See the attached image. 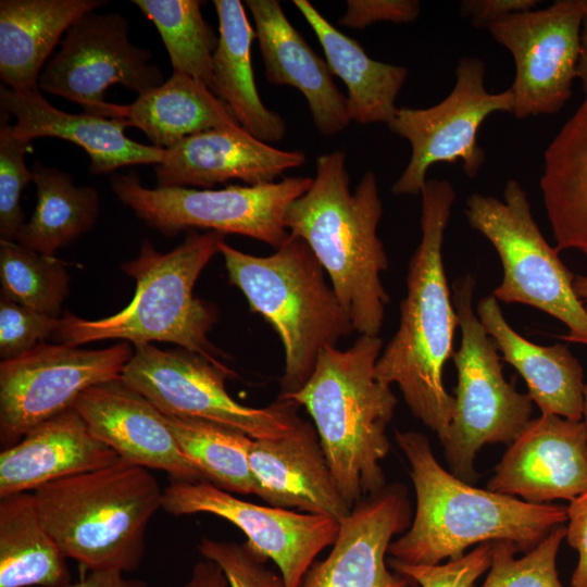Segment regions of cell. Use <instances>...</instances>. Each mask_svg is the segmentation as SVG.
Listing matches in <instances>:
<instances>
[{
  "instance_id": "6da1fadb",
  "label": "cell",
  "mask_w": 587,
  "mask_h": 587,
  "mask_svg": "<svg viewBox=\"0 0 587 587\" xmlns=\"http://www.w3.org/2000/svg\"><path fill=\"white\" fill-rule=\"evenodd\" d=\"M421 240L407 271L399 326L376 362V377L397 385L414 417L445 444L454 397L444 385L452 359L458 316L448 285L442 245L455 191L445 179H427L421 191Z\"/></svg>"
},
{
  "instance_id": "7a4b0ae2",
  "label": "cell",
  "mask_w": 587,
  "mask_h": 587,
  "mask_svg": "<svg viewBox=\"0 0 587 587\" xmlns=\"http://www.w3.org/2000/svg\"><path fill=\"white\" fill-rule=\"evenodd\" d=\"M395 440L410 464L416 499L410 526L388 548L399 563L435 565L499 540L526 553L567 521L566 505L529 503L460 479L439 464L421 433L396 429Z\"/></svg>"
},
{
  "instance_id": "3957f363",
  "label": "cell",
  "mask_w": 587,
  "mask_h": 587,
  "mask_svg": "<svg viewBox=\"0 0 587 587\" xmlns=\"http://www.w3.org/2000/svg\"><path fill=\"white\" fill-rule=\"evenodd\" d=\"M310 188L288 208L290 236L310 247L359 335L378 336L390 298L382 273L389 261L377 227L383 215L375 174L367 171L350 191L346 153L321 154Z\"/></svg>"
},
{
  "instance_id": "277c9868",
  "label": "cell",
  "mask_w": 587,
  "mask_h": 587,
  "mask_svg": "<svg viewBox=\"0 0 587 587\" xmlns=\"http://www.w3.org/2000/svg\"><path fill=\"white\" fill-rule=\"evenodd\" d=\"M382 350L383 339L371 335H360L346 350L325 348L308 382L285 397L312 417L335 480L351 509L386 486L380 462L390 449L387 426L398 399L390 385L376 377Z\"/></svg>"
},
{
  "instance_id": "5b68a950",
  "label": "cell",
  "mask_w": 587,
  "mask_h": 587,
  "mask_svg": "<svg viewBox=\"0 0 587 587\" xmlns=\"http://www.w3.org/2000/svg\"><path fill=\"white\" fill-rule=\"evenodd\" d=\"M224 238L216 232L188 230L184 241L166 253L143 239L137 258L121 264L136 282L130 302L98 320L66 311L51 339L71 346L108 339L128 341L133 347L163 341L229 369L222 360L225 354L209 339L218 317L217 308L193 296L201 272L220 252Z\"/></svg>"
},
{
  "instance_id": "8992f818",
  "label": "cell",
  "mask_w": 587,
  "mask_h": 587,
  "mask_svg": "<svg viewBox=\"0 0 587 587\" xmlns=\"http://www.w3.org/2000/svg\"><path fill=\"white\" fill-rule=\"evenodd\" d=\"M39 517L67 559L86 571L136 570L146 532L162 508L163 490L150 470L113 464L33 491Z\"/></svg>"
},
{
  "instance_id": "52a82bcc",
  "label": "cell",
  "mask_w": 587,
  "mask_h": 587,
  "mask_svg": "<svg viewBox=\"0 0 587 587\" xmlns=\"http://www.w3.org/2000/svg\"><path fill=\"white\" fill-rule=\"evenodd\" d=\"M218 250L230 284L282 341L284 372L278 397L298 391L312 375L321 352L354 332L323 266L307 242L292 236L265 257L245 253L224 240Z\"/></svg>"
},
{
  "instance_id": "ba28073f",
  "label": "cell",
  "mask_w": 587,
  "mask_h": 587,
  "mask_svg": "<svg viewBox=\"0 0 587 587\" xmlns=\"http://www.w3.org/2000/svg\"><path fill=\"white\" fill-rule=\"evenodd\" d=\"M464 214L470 226L480 233L499 255L502 280L491 296L498 301L530 305L553 316L569 329L561 339L587 346V309L575 294V275L545 239L521 184L509 179L503 188V200L471 195L465 201Z\"/></svg>"
},
{
  "instance_id": "9c48e42d",
  "label": "cell",
  "mask_w": 587,
  "mask_h": 587,
  "mask_svg": "<svg viewBox=\"0 0 587 587\" xmlns=\"http://www.w3.org/2000/svg\"><path fill=\"white\" fill-rule=\"evenodd\" d=\"M475 277L466 274L452 284V302L461 330L454 351L458 384L448 437L442 445L452 474L472 483L474 460L487 444H511L532 420L533 401L519 392L502 372L498 349L475 310Z\"/></svg>"
},
{
  "instance_id": "30bf717a",
  "label": "cell",
  "mask_w": 587,
  "mask_h": 587,
  "mask_svg": "<svg viewBox=\"0 0 587 587\" xmlns=\"http://www.w3.org/2000/svg\"><path fill=\"white\" fill-rule=\"evenodd\" d=\"M312 179L294 176L222 189L148 188L132 171L112 175L110 185L123 205L166 237L204 229L247 236L278 249L290 238L285 226L287 210L310 188Z\"/></svg>"
},
{
  "instance_id": "8fae6325",
  "label": "cell",
  "mask_w": 587,
  "mask_h": 587,
  "mask_svg": "<svg viewBox=\"0 0 587 587\" xmlns=\"http://www.w3.org/2000/svg\"><path fill=\"white\" fill-rule=\"evenodd\" d=\"M236 376L183 348L163 350L152 344L134 346L122 379L165 415L192 417L237 428L253 439L289 434L302 420L294 400L277 398L264 408L237 402L225 380Z\"/></svg>"
},
{
  "instance_id": "7c38bea8",
  "label": "cell",
  "mask_w": 587,
  "mask_h": 587,
  "mask_svg": "<svg viewBox=\"0 0 587 587\" xmlns=\"http://www.w3.org/2000/svg\"><path fill=\"white\" fill-rule=\"evenodd\" d=\"M485 72L483 60L464 57L455 67L454 87L444 100L425 109H397L387 126L409 141L411 158L391 187L395 195H421L427 171L436 163L461 161L469 178L478 175L486 157L477 140L480 125L495 112L512 113L514 104L510 89H486Z\"/></svg>"
},
{
  "instance_id": "4fadbf2b",
  "label": "cell",
  "mask_w": 587,
  "mask_h": 587,
  "mask_svg": "<svg viewBox=\"0 0 587 587\" xmlns=\"http://www.w3.org/2000/svg\"><path fill=\"white\" fill-rule=\"evenodd\" d=\"M152 59L150 50L130 42L122 14L96 10L67 29L42 68L38 87L78 103L84 113L114 118L115 103L104 99L110 86L123 85L140 95L165 82Z\"/></svg>"
},
{
  "instance_id": "5bb4252c",
  "label": "cell",
  "mask_w": 587,
  "mask_h": 587,
  "mask_svg": "<svg viewBox=\"0 0 587 587\" xmlns=\"http://www.w3.org/2000/svg\"><path fill=\"white\" fill-rule=\"evenodd\" d=\"M133 354L128 341L96 350L42 342L1 361V448L15 445L36 425L73 408L88 388L121 377Z\"/></svg>"
},
{
  "instance_id": "9a60e30c",
  "label": "cell",
  "mask_w": 587,
  "mask_h": 587,
  "mask_svg": "<svg viewBox=\"0 0 587 587\" xmlns=\"http://www.w3.org/2000/svg\"><path fill=\"white\" fill-rule=\"evenodd\" d=\"M585 0H557L504 17L488 30L513 57V115L523 120L559 112L577 78Z\"/></svg>"
},
{
  "instance_id": "2e32d148",
  "label": "cell",
  "mask_w": 587,
  "mask_h": 587,
  "mask_svg": "<svg viewBox=\"0 0 587 587\" xmlns=\"http://www.w3.org/2000/svg\"><path fill=\"white\" fill-rule=\"evenodd\" d=\"M162 509L176 516L213 514L234 524L254 553L277 565L284 587H300L339 532V522L332 517L255 504L207 480L171 482L163 489Z\"/></svg>"
},
{
  "instance_id": "e0dca14e",
  "label": "cell",
  "mask_w": 587,
  "mask_h": 587,
  "mask_svg": "<svg viewBox=\"0 0 587 587\" xmlns=\"http://www.w3.org/2000/svg\"><path fill=\"white\" fill-rule=\"evenodd\" d=\"M487 489L529 503L571 501L587 489V429L553 414L530 420L510 444Z\"/></svg>"
},
{
  "instance_id": "ac0fdd59",
  "label": "cell",
  "mask_w": 587,
  "mask_h": 587,
  "mask_svg": "<svg viewBox=\"0 0 587 587\" xmlns=\"http://www.w3.org/2000/svg\"><path fill=\"white\" fill-rule=\"evenodd\" d=\"M411 504L402 484L386 485L360 500L339 522L333 548L313 563L300 587H408L390 573L386 555L392 538L411 524Z\"/></svg>"
},
{
  "instance_id": "d6986e66",
  "label": "cell",
  "mask_w": 587,
  "mask_h": 587,
  "mask_svg": "<svg viewBox=\"0 0 587 587\" xmlns=\"http://www.w3.org/2000/svg\"><path fill=\"white\" fill-rule=\"evenodd\" d=\"M73 408L121 460L163 471L171 482L205 480L180 451L163 413L122 377L88 388Z\"/></svg>"
},
{
  "instance_id": "ffe728a7",
  "label": "cell",
  "mask_w": 587,
  "mask_h": 587,
  "mask_svg": "<svg viewBox=\"0 0 587 587\" xmlns=\"http://www.w3.org/2000/svg\"><path fill=\"white\" fill-rule=\"evenodd\" d=\"M165 150V159L155 165L157 187L211 189L234 179L268 184L305 162L302 151L277 149L239 125L188 136Z\"/></svg>"
},
{
  "instance_id": "44dd1931",
  "label": "cell",
  "mask_w": 587,
  "mask_h": 587,
  "mask_svg": "<svg viewBox=\"0 0 587 587\" xmlns=\"http://www.w3.org/2000/svg\"><path fill=\"white\" fill-rule=\"evenodd\" d=\"M249 460L255 496L270 505L338 522L350 513L311 423L301 420L294 430L278 438L252 439Z\"/></svg>"
},
{
  "instance_id": "7402d4cb",
  "label": "cell",
  "mask_w": 587,
  "mask_h": 587,
  "mask_svg": "<svg viewBox=\"0 0 587 587\" xmlns=\"http://www.w3.org/2000/svg\"><path fill=\"white\" fill-rule=\"evenodd\" d=\"M268 83L297 88L305 98L323 136L342 132L351 122L348 99L333 80L326 62L291 25L278 0H247Z\"/></svg>"
},
{
  "instance_id": "603a6c76",
  "label": "cell",
  "mask_w": 587,
  "mask_h": 587,
  "mask_svg": "<svg viewBox=\"0 0 587 587\" xmlns=\"http://www.w3.org/2000/svg\"><path fill=\"white\" fill-rule=\"evenodd\" d=\"M0 109L13 115L15 134L28 141L54 137L71 141L89 155V171L107 174L136 164H160L165 149L137 142L125 134L128 124L122 118H107L87 113L73 114L53 107L40 89L17 91L0 87Z\"/></svg>"
},
{
  "instance_id": "cb8c5ba5",
  "label": "cell",
  "mask_w": 587,
  "mask_h": 587,
  "mask_svg": "<svg viewBox=\"0 0 587 587\" xmlns=\"http://www.w3.org/2000/svg\"><path fill=\"white\" fill-rule=\"evenodd\" d=\"M118 455L71 408L29 429L0 453V498L109 466Z\"/></svg>"
},
{
  "instance_id": "d4e9b609",
  "label": "cell",
  "mask_w": 587,
  "mask_h": 587,
  "mask_svg": "<svg viewBox=\"0 0 587 587\" xmlns=\"http://www.w3.org/2000/svg\"><path fill=\"white\" fill-rule=\"evenodd\" d=\"M475 312L501 352V360L525 380L527 395L541 414L582 421L584 371L569 346H540L525 339L508 323L499 301L492 296L479 299Z\"/></svg>"
},
{
  "instance_id": "484cf974",
  "label": "cell",
  "mask_w": 587,
  "mask_h": 587,
  "mask_svg": "<svg viewBox=\"0 0 587 587\" xmlns=\"http://www.w3.org/2000/svg\"><path fill=\"white\" fill-rule=\"evenodd\" d=\"M104 0H1L0 77L17 91L37 90L39 75L67 29Z\"/></svg>"
},
{
  "instance_id": "4316f807",
  "label": "cell",
  "mask_w": 587,
  "mask_h": 587,
  "mask_svg": "<svg viewBox=\"0 0 587 587\" xmlns=\"http://www.w3.org/2000/svg\"><path fill=\"white\" fill-rule=\"evenodd\" d=\"M218 41L212 59L213 93L232 111L239 125L264 142L280 141L286 122L262 102L255 86L251 45L255 38L239 0H214Z\"/></svg>"
},
{
  "instance_id": "83f0119b",
  "label": "cell",
  "mask_w": 587,
  "mask_h": 587,
  "mask_svg": "<svg viewBox=\"0 0 587 587\" xmlns=\"http://www.w3.org/2000/svg\"><path fill=\"white\" fill-rule=\"evenodd\" d=\"M292 3L317 37L333 75L347 87L350 120L362 125L388 124L398 109L396 99L408 68L369 57L357 40L334 27L309 1Z\"/></svg>"
},
{
  "instance_id": "f1b7e54d",
  "label": "cell",
  "mask_w": 587,
  "mask_h": 587,
  "mask_svg": "<svg viewBox=\"0 0 587 587\" xmlns=\"http://www.w3.org/2000/svg\"><path fill=\"white\" fill-rule=\"evenodd\" d=\"M539 184L557 251L587 255V96L545 150Z\"/></svg>"
},
{
  "instance_id": "f546056e",
  "label": "cell",
  "mask_w": 587,
  "mask_h": 587,
  "mask_svg": "<svg viewBox=\"0 0 587 587\" xmlns=\"http://www.w3.org/2000/svg\"><path fill=\"white\" fill-rule=\"evenodd\" d=\"M114 118L139 128L151 146L160 149H170L208 129L239 125L229 108L205 85L178 72L161 86L137 95L133 103L116 104Z\"/></svg>"
},
{
  "instance_id": "4dcf8cb0",
  "label": "cell",
  "mask_w": 587,
  "mask_h": 587,
  "mask_svg": "<svg viewBox=\"0 0 587 587\" xmlns=\"http://www.w3.org/2000/svg\"><path fill=\"white\" fill-rule=\"evenodd\" d=\"M66 559L43 526L33 492L0 498V587H66Z\"/></svg>"
},
{
  "instance_id": "1f68e13d",
  "label": "cell",
  "mask_w": 587,
  "mask_h": 587,
  "mask_svg": "<svg viewBox=\"0 0 587 587\" xmlns=\"http://www.w3.org/2000/svg\"><path fill=\"white\" fill-rule=\"evenodd\" d=\"M37 202L17 242L46 255L55 252L88 233L100 214V198L92 186H77L64 171L39 161L32 165Z\"/></svg>"
},
{
  "instance_id": "d6a6232c",
  "label": "cell",
  "mask_w": 587,
  "mask_h": 587,
  "mask_svg": "<svg viewBox=\"0 0 587 587\" xmlns=\"http://www.w3.org/2000/svg\"><path fill=\"white\" fill-rule=\"evenodd\" d=\"M164 415L180 451L204 479L229 492L257 495L246 433L215 422Z\"/></svg>"
},
{
  "instance_id": "836d02e7",
  "label": "cell",
  "mask_w": 587,
  "mask_h": 587,
  "mask_svg": "<svg viewBox=\"0 0 587 587\" xmlns=\"http://www.w3.org/2000/svg\"><path fill=\"white\" fill-rule=\"evenodd\" d=\"M155 26L167 51L173 72L205 85L212 92V59L216 36L201 13L199 0H133Z\"/></svg>"
},
{
  "instance_id": "e575fe53",
  "label": "cell",
  "mask_w": 587,
  "mask_h": 587,
  "mask_svg": "<svg viewBox=\"0 0 587 587\" xmlns=\"http://www.w3.org/2000/svg\"><path fill=\"white\" fill-rule=\"evenodd\" d=\"M2 296L40 313L60 319L70 292L67 263L0 239Z\"/></svg>"
},
{
  "instance_id": "d590c367",
  "label": "cell",
  "mask_w": 587,
  "mask_h": 587,
  "mask_svg": "<svg viewBox=\"0 0 587 587\" xmlns=\"http://www.w3.org/2000/svg\"><path fill=\"white\" fill-rule=\"evenodd\" d=\"M565 534L564 525L553 528L519 559L515 545L507 540L494 541L489 572L479 587H563L557 557Z\"/></svg>"
},
{
  "instance_id": "8d00e7d4",
  "label": "cell",
  "mask_w": 587,
  "mask_h": 587,
  "mask_svg": "<svg viewBox=\"0 0 587 587\" xmlns=\"http://www.w3.org/2000/svg\"><path fill=\"white\" fill-rule=\"evenodd\" d=\"M10 115L1 111L0 123V237L16 241L24 226L25 214L21 205L24 188L33 182V172L25 155L30 141L17 136Z\"/></svg>"
},
{
  "instance_id": "74e56055",
  "label": "cell",
  "mask_w": 587,
  "mask_h": 587,
  "mask_svg": "<svg viewBox=\"0 0 587 587\" xmlns=\"http://www.w3.org/2000/svg\"><path fill=\"white\" fill-rule=\"evenodd\" d=\"M60 319L0 295V357L15 359L52 338Z\"/></svg>"
},
{
  "instance_id": "f35d334b",
  "label": "cell",
  "mask_w": 587,
  "mask_h": 587,
  "mask_svg": "<svg viewBox=\"0 0 587 587\" xmlns=\"http://www.w3.org/2000/svg\"><path fill=\"white\" fill-rule=\"evenodd\" d=\"M197 547L204 559L220 565L229 587H284L280 575L265 565L267 560L245 542L239 545L203 537Z\"/></svg>"
},
{
  "instance_id": "ab89813d",
  "label": "cell",
  "mask_w": 587,
  "mask_h": 587,
  "mask_svg": "<svg viewBox=\"0 0 587 587\" xmlns=\"http://www.w3.org/2000/svg\"><path fill=\"white\" fill-rule=\"evenodd\" d=\"M492 542L477 545L469 553L445 564L411 565L389 560L396 573L420 587H472L491 563Z\"/></svg>"
},
{
  "instance_id": "60d3db41",
  "label": "cell",
  "mask_w": 587,
  "mask_h": 587,
  "mask_svg": "<svg viewBox=\"0 0 587 587\" xmlns=\"http://www.w3.org/2000/svg\"><path fill=\"white\" fill-rule=\"evenodd\" d=\"M347 10L338 24L362 29L379 22L405 24L414 22L421 13L416 0H347Z\"/></svg>"
},
{
  "instance_id": "b9f144b4",
  "label": "cell",
  "mask_w": 587,
  "mask_h": 587,
  "mask_svg": "<svg viewBox=\"0 0 587 587\" xmlns=\"http://www.w3.org/2000/svg\"><path fill=\"white\" fill-rule=\"evenodd\" d=\"M566 514L565 539L578 554L571 586L587 587V489L570 501Z\"/></svg>"
},
{
  "instance_id": "7bdbcfd3",
  "label": "cell",
  "mask_w": 587,
  "mask_h": 587,
  "mask_svg": "<svg viewBox=\"0 0 587 587\" xmlns=\"http://www.w3.org/2000/svg\"><path fill=\"white\" fill-rule=\"evenodd\" d=\"M537 3V0H463L460 12L475 27L488 29L509 15L533 10Z\"/></svg>"
},
{
  "instance_id": "ee69618b",
  "label": "cell",
  "mask_w": 587,
  "mask_h": 587,
  "mask_svg": "<svg viewBox=\"0 0 587 587\" xmlns=\"http://www.w3.org/2000/svg\"><path fill=\"white\" fill-rule=\"evenodd\" d=\"M66 587H147V584L141 579L126 578L118 571H88Z\"/></svg>"
},
{
  "instance_id": "f6af8a7d",
  "label": "cell",
  "mask_w": 587,
  "mask_h": 587,
  "mask_svg": "<svg viewBox=\"0 0 587 587\" xmlns=\"http://www.w3.org/2000/svg\"><path fill=\"white\" fill-rule=\"evenodd\" d=\"M228 579L217 563L204 559L197 562L184 587H228Z\"/></svg>"
},
{
  "instance_id": "bcb514c9",
  "label": "cell",
  "mask_w": 587,
  "mask_h": 587,
  "mask_svg": "<svg viewBox=\"0 0 587 587\" xmlns=\"http://www.w3.org/2000/svg\"><path fill=\"white\" fill-rule=\"evenodd\" d=\"M577 79L587 96V0H585V12L580 28V50L577 65Z\"/></svg>"
},
{
  "instance_id": "7dc6e473",
  "label": "cell",
  "mask_w": 587,
  "mask_h": 587,
  "mask_svg": "<svg viewBox=\"0 0 587 587\" xmlns=\"http://www.w3.org/2000/svg\"><path fill=\"white\" fill-rule=\"evenodd\" d=\"M573 287L577 298L583 304H587V276L575 275Z\"/></svg>"
},
{
  "instance_id": "c3c4849f",
  "label": "cell",
  "mask_w": 587,
  "mask_h": 587,
  "mask_svg": "<svg viewBox=\"0 0 587 587\" xmlns=\"http://www.w3.org/2000/svg\"><path fill=\"white\" fill-rule=\"evenodd\" d=\"M583 422L587 429V380L585 382V390H584V412H583Z\"/></svg>"
}]
</instances>
